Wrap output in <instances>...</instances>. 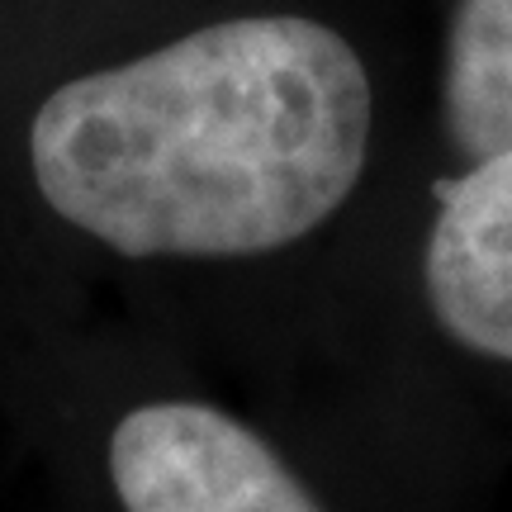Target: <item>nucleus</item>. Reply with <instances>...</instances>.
<instances>
[{"instance_id": "f257e3e1", "label": "nucleus", "mask_w": 512, "mask_h": 512, "mask_svg": "<svg viewBox=\"0 0 512 512\" xmlns=\"http://www.w3.org/2000/svg\"><path fill=\"white\" fill-rule=\"evenodd\" d=\"M366 62L299 15H247L57 86L29 119L38 214L119 261L290 252L356 195Z\"/></svg>"}, {"instance_id": "7ed1b4c3", "label": "nucleus", "mask_w": 512, "mask_h": 512, "mask_svg": "<svg viewBox=\"0 0 512 512\" xmlns=\"http://www.w3.org/2000/svg\"><path fill=\"white\" fill-rule=\"evenodd\" d=\"M422 280L437 323L465 351L512 366V147L437 190Z\"/></svg>"}, {"instance_id": "f03ea898", "label": "nucleus", "mask_w": 512, "mask_h": 512, "mask_svg": "<svg viewBox=\"0 0 512 512\" xmlns=\"http://www.w3.org/2000/svg\"><path fill=\"white\" fill-rule=\"evenodd\" d=\"M91 512H328L247 418L195 394H143L53 437Z\"/></svg>"}, {"instance_id": "20e7f679", "label": "nucleus", "mask_w": 512, "mask_h": 512, "mask_svg": "<svg viewBox=\"0 0 512 512\" xmlns=\"http://www.w3.org/2000/svg\"><path fill=\"white\" fill-rule=\"evenodd\" d=\"M441 110L451 143L470 162L512 147V0H460L446 38Z\"/></svg>"}]
</instances>
